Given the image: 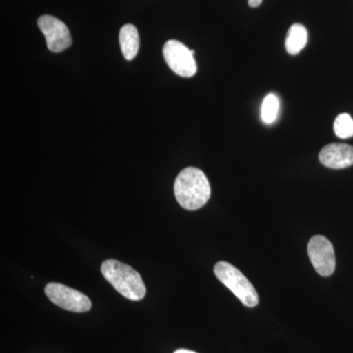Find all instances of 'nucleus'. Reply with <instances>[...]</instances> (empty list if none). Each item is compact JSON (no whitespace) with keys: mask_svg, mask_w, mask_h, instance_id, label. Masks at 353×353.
Listing matches in <instances>:
<instances>
[{"mask_svg":"<svg viewBox=\"0 0 353 353\" xmlns=\"http://www.w3.org/2000/svg\"><path fill=\"white\" fill-rule=\"evenodd\" d=\"M262 1L263 0H248V6L255 8V7H259L262 3Z\"/></svg>","mask_w":353,"mask_h":353,"instance_id":"nucleus-13","label":"nucleus"},{"mask_svg":"<svg viewBox=\"0 0 353 353\" xmlns=\"http://www.w3.org/2000/svg\"><path fill=\"white\" fill-rule=\"evenodd\" d=\"M280 101L277 95L270 94L262 102L261 118L265 124H273L277 119Z\"/></svg>","mask_w":353,"mask_h":353,"instance_id":"nucleus-11","label":"nucleus"},{"mask_svg":"<svg viewBox=\"0 0 353 353\" xmlns=\"http://www.w3.org/2000/svg\"><path fill=\"white\" fill-rule=\"evenodd\" d=\"M307 252L309 259L316 272L322 277H329L336 269V256L334 246L328 239L314 236L309 241Z\"/></svg>","mask_w":353,"mask_h":353,"instance_id":"nucleus-6","label":"nucleus"},{"mask_svg":"<svg viewBox=\"0 0 353 353\" xmlns=\"http://www.w3.org/2000/svg\"><path fill=\"white\" fill-rule=\"evenodd\" d=\"M38 26L46 37V46L51 52H62L73 43L68 27L57 17L41 16L38 19Z\"/></svg>","mask_w":353,"mask_h":353,"instance_id":"nucleus-7","label":"nucleus"},{"mask_svg":"<svg viewBox=\"0 0 353 353\" xmlns=\"http://www.w3.org/2000/svg\"><path fill=\"white\" fill-rule=\"evenodd\" d=\"M165 62L176 75L192 78L196 74L197 65L192 50L176 39H170L163 46Z\"/></svg>","mask_w":353,"mask_h":353,"instance_id":"nucleus-5","label":"nucleus"},{"mask_svg":"<svg viewBox=\"0 0 353 353\" xmlns=\"http://www.w3.org/2000/svg\"><path fill=\"white\" fill-rule=\"evenodd\" d=\"M334 131L340 139H350L353 137V119L347 113L340 114L334 123Z\"/></svg>","mask_w":353,"mask_h":353,"instance_id":"nucleus-12","label":"nucleus"},{"mask_svg":"<svg viewBox=\"0 0 353 353\" xmlns=\"http://www.w3.org/2000/svg\"><path fill=\"white\" fill-rule=\"evenodd\" d=\"M174 192L183 208L197 210L203 208L210 199V183L201 169L188 167L176 176Z\"/></svg>","mask_w":353,"mask_h":353,"instance_id":"nucleus-1","label":"nucleus"},{"mask_svg":"<svg viewBox=\"0 0 353 353\" xmlns=\"http://www.w3.org/2000/svg\"><path fill=\"white\" fill-rule=\"evenodd\" d=\"M308 41V32L301 24H294L290 28L285 39V50L290 55H296L305 48Z\"/></svg>","mask_w":353,"mask_h":353,"instance_id":"nucleus-10","label":"nucleus"},{"mask_svg":"<svg viewBox=\"0 0 353 353\" xmlns=\"http://www.w3.org/2000/svg\"><path fill=\"white\" fill-rule=\"evenodd\" d=\"M319 160L328 168H347L353 165V146L345 143H331L322 148Z\"/></svg>","mask_w":353,"mask_h":353,"instance_id":"nucleus-8","label":"nucleus"},{"mask_svg":"<svg viewBox=\"0 0 353 353\" xmlns=\"http://www.w3.org/2000/svg\"><path fill=\"white\" fill-rule=\"evenodd\" d=\"M44 292L51 303L65 310L82 313L87 312L92 308V301L85 294L59 283H50L46 285Z\"/></svg>","mask_w":353,"mask_h":353,"instance_id":"nucleus-4","label":"nucleus"},{"mask_svg":"<svg viewBox=\"0 0 353 353\" xmlns=\"http://www.w3.org/2000/svg\"><path fill=\"white\" fill-rule=\"evenodd\" d=\"M174 353H197V352H192V350H176V352Z\"/></svg>","mask_w":353,"mask_h":353,"instance_id":"nucleus-14","label":"nucleus"},{"mask_svg":"<svg viewBox=\"0 0 353 353\" xmlns=\"http://www.w3.org/2000/svg\"><path fill=\"white\" fill-rule=\"evenodd\" d=\"M119 41L123 57L131 61L137 57L139 50L138 29L132 24L123 26L120 30Z\"/></svg>","mask_w":353,"mask_h":353,"instance_id":"nucleus-9","label":"nucleus"},{"mask_svg":"<svg viewBox=\"0 0 353 353\" xmlns=\"http://www.w3.org/2000/svg\"><path fill=\"white\" fill-rule=\"evenodd\" d=\"M216 277L238 297L246 307L259 305V296L252 283L234 265L220 261L215 265Z\"/></svg>","mask_w":353,"mask_h":353,"instance_id":"nucleus-3","label":"nucleus"},{"mask_svg":"<svg viewBox=\"0 0 353 353\" xmlns=\"http://www.w3.org/2000/svg\"><path fill=\"white\" fill-rule=\"evenodd\" d=\"M101 273L114 289L130 301H141L145 296L143 278L129 265L115 259L105 260L101 265Z\"/></svg>","mask_w":353,"mask_h":353,"instance_id":"nucleus-2","label":"nucleus"}]
</instances>
